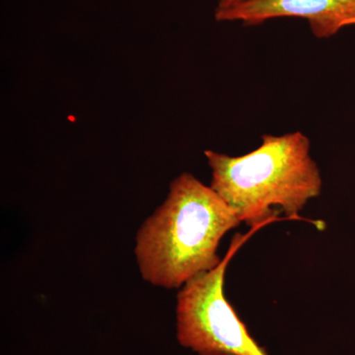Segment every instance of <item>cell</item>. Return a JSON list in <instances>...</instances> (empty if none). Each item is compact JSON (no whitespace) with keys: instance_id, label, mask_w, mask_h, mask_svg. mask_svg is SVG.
Wrapping results in <instances>:
<instances>
[{"instance_id":"obj_1","label":"cell","mask_w":355,"mask_h":355,"mask_svg":"<svg viewBox=\"0 0 355 355\" xmlns=\"http://www.w3.org/2000/svg\"><path fill=\"white\" fill-rule=\"evenodd\" d=\"M241 222L211 187L183 173L137 230L135 254L142 279L151 286L181 288L214 270L222 261L217 254L222 238Z\"/></svg>"},{"instance_id":"obj_3","label":"cell","mask_w":355,"mask_h":355,"mask_svg":"<svg viewBox=\"0 0 355 355\" xmlns=\"http://www.w3.org/2000/svg\"><path fill=\"white\" fill-rule=\"evenodd\" d=\"M236 235L214 270L187 282L177 295V340L198 355H268L224 295L226 268L244 241Z\"/></svg>"},{"instance_id":"obj_4","label":"cell","mask_w":355,"mask_h":355,"mask_svg":"<svg viewBox=\"0 0 355 355\" xmlns=\"http://www.w3.org/2000/svg\"><path fill=\"white\" fill-rule=\"evenodd\" d=\"M282 17L303 18L316 38L328 39L343 28L355 25V0H249L216 11L219 22L239 21L245 25Z\"/></svg>"},{"instance_id":"obj_5","label":"cell","mask_w":355,"mask_h":355,"mask_svg":"<svg viewBox=\"0 0 355 355\" xmlns=\"http://www.w3.org/2000/svg\"><path fill=\"white\" fill-rule=\"evenodd\" d=\"M249 1V0H218L216 11L226 10V9L232 8L243 3V2Z\"/></svg>"},{"instance_id":"obj_2","label":"cell","mask_w":355,"mask_h":355,"mask_svg":"<svg viewBox=\"0 0 355 355\" xmlns=\"http://www.w3.org/2000/svg\"><path fill=\"white\" fill-rule=\"evenodd\" d=\"M310 147L304 133L296 132L263 135L260 147L237 157L205 150L212 171L210 187L249 227L275 219L279 211L273 207L298 218L323 188Z\"/></svg>"}]
</instances>
